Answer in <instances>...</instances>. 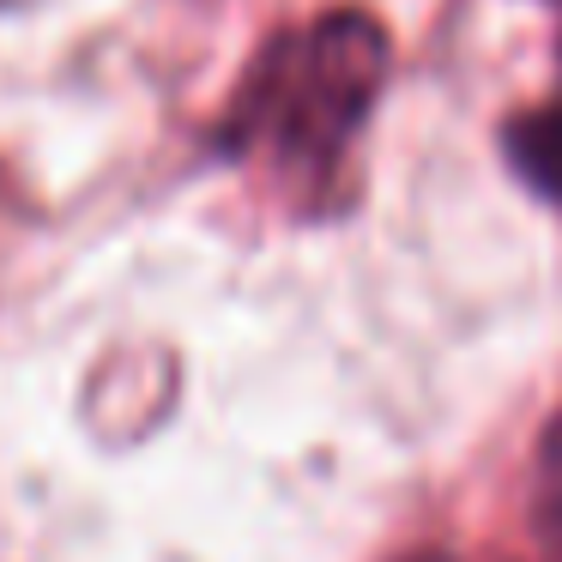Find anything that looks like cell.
I'll list each match as a JSON object with an SVG mask.
<instances>
[{
	"label": "cell",
	"mask_w": 562,
	"mask_h": 562,
	"mask_svg": "<svg viewBox=\"0 0 562 562\" xmlns=\"http://www.w3.org/2000/svg\"><path fill=\"white\" fill-rule=\"evenodd\" d=\"M387 31L369 13H327L267 43L218 127L224 151H272L284 170H327L387 86Z\"/></svg>",
	"instance_id": "obj_1"
},
{
	"label": "cell",
	"mask_w": 562,
	"mask_h": 562,
	"mask_svg": "<svg viewBox=\"0 0 562 562\" xmlns=\"http://www.w3.org/2000/svg\"><path fill=\"white\" fill-rule=\"evenodd\" d=\"M502 146H508L514 176H520L532 194H544V200L562 206V103L514 115L508 134H502Z\"/></svg>",
	"instance_id": "obj_2"
},
{
	"label": "cell",
	"mask_w": 562,
	"mask_h": 562,
	"mask_svg": "<svg viewBox=\"0 0 562 562\" xmlns=\"http://www.w3.org/2000/svg\"><path fill=\"white\" fill-rule=\"evenodd\" d=\"M532 532L562 557V412L550 417V429L538 436V460H532Z\"/></svg>",
	"instance_id": "obj_3"
},
{
	"label": "cell",
	"mask_w": 562,
	"mask_h": 562,
	"mask_svg": "<svg viewBox=\"0 0 562 562\" xmlns=\"http://www.w3.org/2000/svg\"><path fill=\"white\" fill-rule=\"evenodd\" d=\"M405 562H453V557H441V550H417V557H405Z\"/></svg>",
	"instance_id": "obj_4"
}]
</instances>
